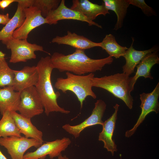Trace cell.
Instances as JSON below:
<instances>
[{"label": "cell", "mask_w": 159, "mask_h": 159, "mask_svg": "<svg viewBox=\"0 0 159 159\" xmlns=\"http://www.w3.org/2000/svg\"><path fill=\"white\" fill-rule=\"evenodd\" d=\"M119 106L117 104L114 106V112L110 117L103 122L102 125V129L99 133L98 137V140L103 143L104 147L108 151L110 152L112 156L114 155V152L117 150V145L113 139L112 137L115 127Z\"/></svg>", "instance_id": "9a60e30c"}, {"label": "cell", "mask_w": 159, "mask_h": 159, "mask_svg": "<svg viewBox=\"0 0 159 159\" xmlns=\"http://www.w3.org/2000/svg\"><path fill=\"white\" fill-rule=\"evenodd\" d=\"M57 159H69V158L66 155H62L61 154L57 157Z\"/></svg>", "instance_id": "f546056e"}, {"label": "cell", "mask_w": 159, "mask_h": 159, "mask_svg": "<svg viewBox=\"0 0 159 159\" xmlns=\"http://www.w3.org/2000/svg\"><path fill=\"white\" fill-rule=\"evenodd\" d=\"M15 2V0H2L0 1V8L4 10L12 3Z\"/></svg>", "instance_id": "83f0119b"}, {"label": "cell", "mask_w": 159, "mask_h": 159, "mask_svg": "<svg viewBox=\"0 0 159 159\" xmlns=\"http://www.w3.org/2000/svg\"><path fill=\"white\" fill-rule=\"evenodd\" d=\"M21 133L17 127L10 111H5L0 120V138L12 136H21Z\"/></svg>", "instance_id": "cb8c5ba5"}, {"label": "cell", "mask_w": 159, "mask_h": 159, "mask_svg": "<svg viewBox=\"0 0 159 159\" xmlns=\"http://www.w3.org/2000/svg\"><path fill=\"white\" fill-rule=\"evenodd\" d=\"M72 3L71 9L80 12L91 21L100 15L105 16L110 14L103 3L99 5L88 0H73Z\"/></svg>", "instance_id": "ac0fdd59"}, {"label": "cell", "mask_w": 159, "mask_h": 159, "mask_svg": "<svg viewBox=\"0 0 159 159\" xmlns=\"http://www.w3.org/2000/svg\"><path fill=\"white\" fill-rule=\"evenodd\" d=\"M20 101L18 108L20 114L31 119L42 114L44 107L35 86L25 89L20 92Z\"/></svg>", "instance_id": "8992f818"}, {"label": "cell", "mask_w": 159, "mask_h": 159, "mask_svg": "<svg viewBox=\"0 0 159 159\" xmlns=\"http://www.w3.org/2000/svg\"><path fill=\"white\" fill-rule=\"evenodd\" d=\"M134 42V39L132 38L131 45L126 50L123 56L126 61L125 64L122 67L123 72L129 76L134 72L135 68L146 55L159 50L158 46L155 45L147 50H136L133 47Z\"/></svg>", "instance_id": "d6986e66"}, {"label": "cell", "mask_w": 159, "mask_h": 159, "mask_svg": "<svg viewBox=\"0 0 159 159\" xmlns=\"http://www.w3.org/2000/svg\"><path fill=\"white\" fill-rule=\"evenodd\" d=\"M65 78L59 77L57 79L54 87L64 93L67 91L73 92L80 102L81 108L83 102L88 96L95 99L97 96L92 90L93 73L85 75H78L66 72Z\"/></svg>", "instance_id": "3957f363"}, {"label": "cell", "mask_w": 159, "mask_h": 159, "mask_svg": "<svg viewBox=\"0 0 159 159\" xmlns=\"http://www.w3.org/2000/svg\"><path fill=\"white\" fill-rule=\"evenodd\" d=\"M20 101V92L15 91L12 86L0 87V113L6 111H18Z\"/></svg>", "instance_id": "44dd1931"}, {"label": "cell", "mask_w": 159, "mask_h": 159, "mask_svg": "<svg viewBox=\"0 0 159 159\" xmlns=\"http://www.w3.org/2000/svg\"><path fill=\"white\" fill-rule=\"evenodd\" d=\"M100 47L105 50L109 56L116 59L123 57L128 48L119 44L117 42L115 37L111 34L106 35L101 42Z\"/></svg>", "instance_id": "603a6c76"}, {"label": "cell", "mask_w": 159, "mask_h": 159, "mask_svg": "<svg viewBox=\"0 0 159 159\" xmlns=\"http://www.w3.org/2000/svg\"><path fill=\"white\" fill-rule=\"evenodd\" d=\"M5 54L2 51H0V59L5 58Z\"/></svg>", "instance_id": "1f68e13d"}, {"label": "cell", "mask_w": 159, "mask_h": 159, "mask_svg": "<svg viewBox=\"0 0 159 159\" xmlns=\"http://www.w3.org/2000/svg\"><path fill=\"white\" fill-rule=\"evenodd\" d=\"M130 77L124 73H117L100 77H94L92 87L104 89L125 103L127 106L132 109L133 99L130 93Z\"/></svg>", "instance_id": "277c9868"}, {"label": "cell", "mask_w": 159, "mask_h": 159, "mask_svg": "<svg viewBox=\"0 0 159 159\" xmlns=\"http://www.w3.org/2000/svg\"><path fill=\"white\" fill-rule=\"evenodd\" d=\"M48 24H56L58 21L63 20H73L87 23L89 26L94 25L102 28L98 23L91 21L80 12L67 7L65 4L64 0H61L57 8L51 12L45 18Z\"/></svg>", "instance_id": "4fadbf2b"}, {"label": "cell", "mask_w": 159, "mask_h": 159, "mask_svg": "<svg viewBox=\"0 0 159 159\" xmlns=\"http://www.w3.org/2000/svg\"><path fill=\"white\" fill-rule=\"evenodd\" d=\"M14 74L5 58L0 59V87L12 86Z\"/></svg>", "instance_id": "d4e9b609"}, {"label": "cell", "mask_w": 159, "mask_h": 159, "mask_svg": "<svg viewBox=\"0 0 159 159\" xmlns=\"http://www.w3.org/2000/svg\"><path fill=\"white\" fill-rule=\"evenodd\" d=\"M5 44L8 49L11 50L9 62L13 63L26 62L28 60L35 59L36 55L35 52L36 51L48 53L44 50L42 46L29 43L27 39H20L13 37Z\"/></svg>", "instance_id": "5b68a950"}, {"label": "cell", "mask_w": 159, "mask_h": 159, "mask_svg": "<svg viewBox=\"0 0 159 159\" xmlns=\"http://www.w3.org/2000/svg\"><path fill=\"white\" fill-rule=\"evenodd\" d=\"M12 117L21 134L28 138L36 139L42 143L43 133L32 122L30 118H27L16 111H11Z\"/></svg>", "instance_id": "ffe728a7"}, {"label": "cell", "mask_w": 159, "mask_h": 159, "mask_svg": "<svg viewBox=\"0 0 159 159\" xmlns=\"http://www.w3.org/2000/svg\"><path fill=\"white\" fill-rule=\"evenodd\" d=\"M141 102L140 106L141 113L135 124L131 129L127 131L125 136L129 138L135 133L138 127L144 120L146 116L150 112H154L157 114L159 111V82L151 92H143L140 95Z\"/></svg>", "instance_id": "ba28073f"}, {"label": "cell", "mask_w": 159, "mask_h": 159, "mask_svg": "<svg viewBox=\"0 0 159 159\" xmlns=\"http://www.w3.org/2000/svg\"><path fill=\"white\" fill-rule=\"evenodd\" d=\"M130 5H132L141 9L146 16H157V13L153 8L148 6L144 0H128Z\"/></svg>", "instance_id": "4316f807"}, {"label": "cell", "mask_w": 159, "mask_h": 159, "mask_svg": "<svg viewBox=\"0 0 159 159\" xmlns=\"http://www.w3.org/2000/svg\"><path fill=\"white\" fill-rule=\"evenodd\" d=\"M15 2L18 4L14 14L0 31V41L4 44L13 37L14 32L24 22L25 18L24 9L33 4L32 0H15Z\"/></svg>", "instance_id": "7c38bea8"}, {"label": "cell", "mask_w": 159, "mask_h": 159, "mask_svg": "<svg viewBox=\"0 0 159 159\" xmlns=\"http://www.w3.org/2000/svg\"><path fill=\"white\" fill-rule=\"evenodd\" d=\"M51 42L58 44L69 45L76 49L84 50L95 47H100L101 42H94L86 37L68 31L63 36H57Z\"/></svg>", "instance_id": "e0dca14e"}, {"label": "cell", "mask_w": 159, "mask_h": 159, "mask_svg": "<svg viewBox=\"0 0 159 159\" xmlns=\"http://www.w3.org/2000/svg\"><path fill=\"white\" fill-rule=\"evenodd\" d=\"M158 51V50L148 53L136 66L137 70L135 75L130 77V87L131 92L133 90L135 85L139 77H142L145 78L153 79L150 71L154 65L159 63Z\"/></svg>", "instance_id": "2e32d148"}, {"label": "cell", "mask_w": 159, "mask_h": 159, "mask_svg": "<svg viewBox=\"0 0 159 159\" xmlns=\"http://www.w3.org/2000/svg\"><path fill=\"white\" fill-rule=\"evenodd\" d=\"M43 143L25 136L0 138V145L7 150L11 159H24L26 151L32 147L37 148Z\"/></svg>", "instance_id": "52a82bcc"}, {"label": "cell", "mask_w": 159, "mask_h": 159, "mask_svg": "<svg viewBox=\"0 0 159 159\" xmlns=\"http://www.w3.org/2000/svg\"><path fill=\"white\" fill-rule=\"evenodd\" d=\"M0 159H7L0 150Z\"/></svg>", "instance_id": "4dcf8cb0"}, {"label": "cell", "mask_w": 159, "mask_h": 159, "mask_svg": "<svg viewBox=\"0 0 159 159\" xmlns=\"http://www.w3.org/2000/svg\"></svg>", "instance_id": "d6a6232c"}, {"label": "cell", "mask_w": 159, "mask_h": 159, "mask_svg": "<svg viewBox=\"0 0 159 159\" xmlns=\"http://www.w3.org/2000/svg\"><path fill=\"white\" fill-rule=\"evenodd\" d=\"M13 72L12 86L15 91L20 92L25 89L36 85L39 78L36 66H26L20 70H13Z\"/></svg>", "instance_id": "5bb4252c"}, {"label": "cell", "mask_w": 159, "mask_h": 159, "mask_svg": "<svg viewBox=\"0 0 159 159\" xmlns=\"http://www.w3.org/2000/svg\"><path fill=\"white\" fill-rule=\"evenodd\" d=\"M71 142L70 139L66 137L46 142L34 151L25 154L24 159H44L47 155L51 159L57 157L67 148Z\"/></svg>", "instance_id": "9c48e42d"}, {"label": "cell", "mask_w": 159, "mask_h": 159, "mask_svg": "<svg viewBox=\"0 0 159 159\" xmlns=\"http://www.w3.org/2000/svg\"><path fill=\"white\" fill-rule=\"evenodd\" d=\"M106 104L102 100H97L90 116L80 124L72 125L69 124L63 125L62 128L75 138L79 137L81 132L85 129L93 125H102V119L106 109Z\"/></svg>", "instance_id": "30bf717a"}, {"label": "cell", "mask_w": 159, "mask_h": 159, "mask_svg": "<svg viewBox=\"0 0 159 159\" xmlns=\"http://www.w3.org/2000/svg\"><path fill=\"white\" fill-rule=\"evenodd\" d=\"M36 67L39 78L35 86L41 99L46 115L48 116L53 112L68 114L70 111L60 107L57 99L60 96L59 92H55L52 83L51 76L54 69L50 57H42Z\"/></svg>", "instance_id": "7a4b0ae2"}, {"label": "cell", "mask_w": 159, "mask_h": 159, "mask_svg": "<svg viewBox=\"0 0 159 159\" xmlns=\"http://www.w3.org/2000/svg\"><path fill=\"white\" fill-rule=\"evenodd\" d=\"M25 18L19 28L14 32L13 37L16 39H27L29 33L35 28L48 24L46 19L42 15L40 11L36 7L32 6L24 9Z\"/></svg>", "instance_id": "8fae6325"}, {"label": "cell", "mask_w": 159, "mask_h": 159, "mask_svg": "<svg viewBox=\"0 0 159 159\" xmlns=\"http://www.w3.org/2000/svg\"><path fill=\"white\" fill-rule=\"evenodd\" d=\"M103 3L107 10L114 11L116 14L117 21L113 30L116 31L121 28L130 5L128 0H103Z\"/></svg>", "instance_id": "7402d4cb"}, {"label": "cell", "mask_w": 159, "mask_h": 159, "mask_svg": "<svg viewBox=\"0 0 159 159\" xmlns=\"http://www.w3.org/2000/svg\"><path fill=\"white\" fill-rule=\"evenodd\" d=\"M61 1L60 0H34L33 6L37 7L40 11L42 16L45 18L57 8Z\"/></svg>", "instance_id": "484cf974"}, {"label": "cell", "mask_w": 159, "mask_h": 159, "mask_svg": "<svg viewBox=\"0 0 159 159\" xmlns=\"http://www.w3.org/2000/svg\"><path fill=\"white\" fill-rule=\"evenodd\" d=\"M10 19L8 13H7L6 14H0V24L5 25Z\"/></svg>", "instance_id": "f1b7e54d"}, {"label": "cell", "mask_w": 159, "mask_h": 159, "mask_svg": "<svg viewBox=\"0 0 159 159\" xmlns=\"http://www.w3.org/2000/svg\"><path fill=\"white\" fill-rule=\"evenodd\" d=\"M53 68L60 72H68L78 75H84L101 71L106 65L113 62L112 57L94 59L89 57L84 50L76 49L72 54L65 55L58 52L50 57Z\"/></svg>", "instance_id": "6da1fadb"}]
</instances>
